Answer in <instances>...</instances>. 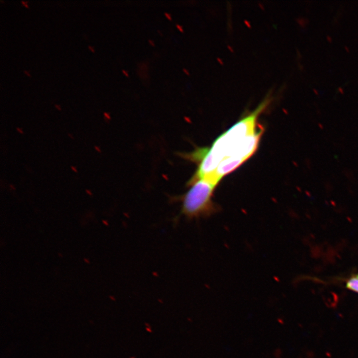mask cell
Here are the masks:
<instances>
[{
    "instance_id": "obj_1",
    "label": "cell",
    "mask_w": 358,
    "mask_h": 358,
    "mask_svg": "<svg viewBox=\"0 0 358 358\" xmlns=\"http://www.w3.org/2000/svg\"><path fill=\"white\" fill-rule=\"evenodd\" d=\"M269 102L267 99L262 102L255 110L219 136L210 147L198 149L192 154L199 165L190 182L204 179L217 186L225 176L253 156L263 132L258 118Z\"/></svg>"
},
{
    "instance_id": "obj_2",
    "label": "cell",
    "mask_w": 358,
    "mask_h": 358,
    "mask_svg": "<svg viewBox=\"0 0 358 358\" xmlns=\"http://www.w3.org/2000/svg\"><path fill=\"white\" fill-rule=\"evenodd\" d=\"M192 185L183 199L182 212L188 217H195L212 212L214 208L212 194L216 186L208 180L199 179Z\"/></svg>"
},
{
    "instance_id": "obj_3",
    "label": "cell",
    "mask_w": 358,
    "mask_h": 358,
    "mask_svg": "<svg viewBox=\"0 0 358 358\" xmlns=\"http://www.w3.org/2000/svg\"><path fill=\"white\" fill-rule=\"evenodd\" d=\"M346 286L351 291L358 292V277H354L349 279L346 283Z\"/></svg>"
},
{
    "instance_id": "obj_4",
    "label": "cell",
    "mask_w": 358,
    "mask_h": 358,
    "mask_svg": "<svg viewBox=\"0 0 358 358\" xmlns=\"http://www.w3.org/2000/svg\"><path fill=\"white\" fill-rule=\"evenodd\" d=\"M103 116H104V120L106 122H109V121H110L111 120V115L109 114L108 112H103Z\"/></svg>"
},
{
    "instance_id": "obj_5",
    "label": "cell",
    "mask_w": 358,
    "mask_h": 358,
    "mask_svg": "<svg viewBox=\"0 0 358 358\" xmlns=\"http://www.w3.org/2000/svg\"><path fill=\"white\" fill-rule=\"evenodd\" d=\"M21 4L23 6L25 7V8H27V9H29V5H28V1H21Z\"/></svg>"
},
{
    "instance_id": "obj_6",
    "label": "cell",
    "mask_w": 358,
    "mask_h": 358,
    "mask_svg": "<svg viewBox=\"0 0 358 358\" xmlns=\"http://www.w3.org/2000/svg\"><path fill=\"white\" fill-rule=\"evenodd\" d=\"M88 49H89L90 51L92 52V53H94V52H95V49H94V48L93 47H92V46H90V45H89V46H88Z\"/></svg>"
},
{
    "instance_id": "obj_7",
    "label": "cell",
    "mask_w": 358,
    "mask_h": 358,
    "mask_svg": "<svg viewBox=\"0 0 358 358\" xmlns=\"http://www.w3.org/2000/svg\"><path fill=\"white\" fill-rule=\"evenodd\" d=\"M16 130H17V131H18V132L19 133V134H23V129H22L21 128H16Z\"/></svg>"
},
{
    "instance_id": "obj_8",
    "label": "cell",
    "mask_w": 358,
    "mask_h": 358,
    "mask_svg": "<svg viewBox=\"0 0 358 358\" xmlns=\"http://www.w3.org/2000/svg\"><path fill=\"white\" fill-rule=\"evenodd\" d=\"M24 73H25V75H27V76H29V77H31V74L29 73V72L28 70H24Z\"/></svg>"
},
{
    "instance_id": "obj_9",
    "label": "cell",
    "mask_w": 358,
    "mask_h": 358,
    "mask_svg": "<svg viewBox=\"0 0 358 358\" xmlns=\"http://www.w3.org/2000/svg\"><path fill=\"white\" fill-rule=\"evenodd\" d=\"M55 108H57L58 111H61V109H61V106H60V105H58V104H55Z\"/></svg>"
},
{
    "instance_id": "obj_10",
    "label": "cell",
    "mask_w": 358,
    "mask_h": 358,
    "mask_svg": "<svg viewBox=\"0 0 358 358\" xmlns=\"http://www.w3.org/2000/svg\"><path fill=\"white\" fill-rule=\"evenodd\" d=\"M94 148H95V149L97 151V152H99V153H101V152H102V151H101V149H100V147H97V146H95V147H94Z\"/></svg>"
},
{
    "instance_id": "obj_11",
    "label": "cell",
    "mask_w": 358,
    "mask_h": 358,
    "mask_svg": "<svg viewBox=\"0 0 358 358\" xmlns=\"http://www.w3.org/2000/svg\"><path fill=\"white\" fill-rule=\"evenodd\" d=\"M122 73H123V75H125V76H128H128H129V75H128V72H126V71H125V70H122Z\"/></svg>"
},
{
    "instance_id": "obj_12",
    "label": "cell",
    "mask_w": 358,
    "mask_h": 358,
    "mask_svg": "<svg viewBox=\"0 0 358 358\" xmlns=\"http://www.w3.org/2000/svg\"><path fill=\"white\" fill-rule=\"evenodd\" d=\"M71 168H72V171H75V172H76V173H77V171H76V168H75V167H71Z\"/></svg>"
},
{
    "instance_id": "obj_13",
    "label": "cell",
    "mask_w": 358,
    "mask_h": 358,
    "mask_svg": "<svg viewBox=\"0 0 358 358\" xmlns=\"http://www.w3.org/2000/svg\"><path fill=\"white\" fill-rule=\"evenodd\" d=\"M102 222H103V224H105V225H106V226H108V221H104V220H103V221H102Z\"/></svg>"
},
{
    "instance_id": "obj_14",
    "label": "cell",
    "mask_w": 358,
    "mask_h": 358,
    "mask_svg": "<svg viewBox=\"0 0 358 358\" xmlns=\"http://www.w3.org/2000/svg\"><path fill=\"white\" fill-rule=\"evenodd\" d=\"M86 192H87V193H88V194H89V195H91V196H92V192H91L90 190H86Z\"/></svg>"
},
{
    "instance_id": "obj_15",
    "label": "cell",
    "mask_w": 358,
    "mask_h": 358,
    "mask_svg": "<svg viewBox=\"0 0 358 358\" xmlns=\"http://www.w3.org/2000/svg\"><path fill=\"white\" fill-rule=\"evenodd\" d=\"M158 301H159V303H161V304L163 303V301H162L161 299H158Z\"/></svg>"
},
{
    "instance_id": "obj_16",
    "label": "cell",
    "mask_w": 358,
    "mask_h": 358,
    "mask_svg": "<svg viewBox=\"0 0 358 358\" xmlns=\"http://www.w3.org/2000/svg\"><path fill=\"white\" fill-rule=\"evenodd\" d=\"M68 135H69V137H70V138H71V139H72V140H73V139H74V137H72V135H70V134H68Z\"/></svg>"
},
{
    "instance_id": "obj_17",
    "label": "cell",
    "mask_w": 358,
    "mask_h": 358,
    "mask_svg": "<svg viewBox=\"0 0 358 358\" xmlns=\"http://www.w3.org/2000/svg\"><path fill=\"white\" fill-rule=\"evenodd\" d=\"M147 331H149L150 332H151V328H147Z\"/></svg>"
},
{
    "instance_id": "obj_18",
    "label": "cell",
    "mask_w": 358,
    "mask_h": 358,
    "mask_svg": "<svg viewBox=\"0 0 358 358\" xmlns=\"http://www.w3.org/2000/svg\"><path fill=\"white\" fill-rule=\"evenodd\" d=\"M188 320L189 322H192V319H190V318H188Z\"/></svg>"
},
{
    "instance_id": "obj_19",
    "label": "cell",
    "mask_w": 358,
    "mask_h": 358,
    "mask_svg": "<svg viewBox=\"0 0 358 358\" xmlns=\"http://www.w3.org/2000/svg\"><path fill=\"white\" fill-rule=\"evenodd\" d=\"M206 288H208V289H210V287H209V286H208V285H206Z\"/></svg>"
},
{
    "instance_id": "obj_20",
    "label": "cell",
    "mask_w": 358,
    "mask_h": 358,
    "mask_svg": "<svg viewBox=\"0 0 358 358\" xmlns=\"http://www.w3.org/2000/svg\"><path fill=\"white\" fill-rule=\"evenodd\" d=\"M357 277H358V275H357Z\"/></svg>"
}]
</instances>
